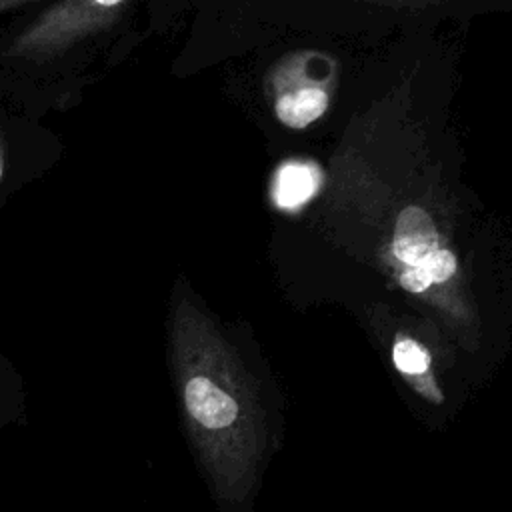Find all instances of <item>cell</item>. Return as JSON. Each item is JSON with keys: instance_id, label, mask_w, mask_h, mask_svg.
Masks as SVG:
<instances>
[{"instance_id": "277c9868", "label": "cell", "mask_w": 512, "mask_h": 512, "mask_svg": "<svg viewBox=\"0 0 512 512\" xmlns=\"http://www.w3.org/2000/svg\"><path fill=\"white\" fill-rule=\"evenodd\" d=\"M128 0H58L24 28L6 54L16 58H50L106 28Z\"/></svg>"}, {"instance_id": "ba28073f", "label": "cell", "mask_w": 512, "mask_h": 512, "mask_svg": "<svg viewBox=\"0 0 512 512\" xmlns=\"http://www.w3.org/2000/svg\"><path fill=\"white\" fill-rule=\"evenodd\" d=\"M30 2H36V0H0V10H10V8L22 6V4H30Z\"/></svg>"}, {"instance_id": "7a4b0ae2", "label": "cell", "mask_w": 512, "mask_h": 512, "mask_svg": "<svg viewBox=\"0 0 512 512\" xmlns=\"http://www.w3.org/2000/svg\"><path fill=\"white\" fill-rule=\"evenodd\" d=\"M384 272L412 298L468 326L472 310L458 252L438 214L416 200L392 212L378 248Z\"/></svg>"}, {"instance_id": "52a82bcc", "label": "cell", "mask_w": 512, "mask_h": 512, "mask_svg": "<svg viewBox=\"0 0 512 512\" xmlns=\"http://www.w3.org/2000/svg\"><path fill=\"white\" fill-rule=\"evenodd\" d=\"M354 2H372V4H396V6H404V4H430V2H438V0H354Z\"/></svg>"}, {"instance_id": "8992f818", "label": "cell", "mask_w": 512, "mask_h": 512, "mask_svg": "<svg viewBox=\"0 0 512 512\" xmlns=\"http://www.w3.org/2000/svg\"><path fill=\"white\" fill-rule=\"evenodd\" d=\"M390 358L402 380L426 402L442 404L444 392L438 384L428 348L414 336L398 332L392 340Z\"/></svg>"}, {"instance_id": "5b68a950", "label": "cell", "mask_w": 512, "mask_h": 512, "mask_svg": "<svg viewBox=\"0 0 512 512\" xmlns=\"http://www.w3.org/2000/svg\"><path fill=\"white\" fill-rule=\"evenodd\" d=\"M324 174L314 160L290 158L276 166L270 180V200L274 208L294 214L316 198Z\"/></svg>"}, {"instance_id": "3957f363", "label": "cell", "mask_w": 512, "mask_h": 512, "mask_svg": "<svg viewBox=\"0 0 512 512\" xmlns=\"http://www.w3.org/2000/svg\"><path fill=\"white\" fill-rule=\"evenodd\" d=\"M338 62L320 50H298L276 62L268 76L272 112L290 130H304L330 108Z\"/></svg>"}, {"instance_id": "6da1fadb", "label": "cell", "mask_w": 512, "mask_h": 512, "mask_svg": "<svg viewBox=\"0 0 512 512\" xmlns=\"http://www.w3.org/2000/svg\"><path fill=\"white\" fill-rule=\"evenodd\" d=\"M170 360L202 466L220 502L238 506L256 486L266 416L236 348L188 292L176 294L172 304Z\"/></svg>"}, {"instance_id": "9c48e42d", "label": "cell", "mask_w": 512, "mask_h": 512, "mask_svg": "<svg viewBox=\"0 0 512 512\" xmlns=\"http://www.w3.org/2000/svg\"><path fill=\"white\" fill-rule=\"evenodd\" d=\"M2 172H4V146L0 140V178H2Z\"/></svg>"}]
</instances>
